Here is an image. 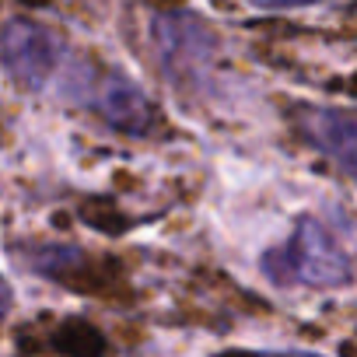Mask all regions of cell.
I'll use <instances>...</instances> for the list:
<instances>
[{
	"label": "cell",
	"instance_id": "1",
	"mask_svg": "<svg viewBox=\"0 0 357 357\" xmlns=\"http://www.w3.org/2000/svg\"><path fill=\"white\" fill-rule=\"evenodd\" d=\"M263 270L284 287H340L350 280V259L336 238L312 218L298 221L294 235L263 256Z\"/></svg>",
	"mask_w": 357,
	"mask_h": 357
},
{
	"label": "cell",
	"instance_id": "2",
	"mask_svg": "<svg viewBox=\"0 0 357 357\" xmlns=\"http://www.w3.org/2000/svg\"><path fill=\"white\" fill-rule=\"evenodd\" d=\"M0 60L29 88H46L60 74V43L36 22H8L0 32Z\"/></svg>",
	"mask_w": 357,
	"mask_h": 357
},
{
	"label": "cell",
	"instance_id": "3",
	"mask_svg": "<svg viewBox=\"0 0 357 357\" xmlns=\"http://www.w3.org/2000/svg\"><path fill=\"white\" fill-rule=\"evenodd\" d=\"M301 130L322 154H329L347 175L357 178V116L354 112L308 109L301 116Z\"/></svg>",
	"mask_w": 357,
	"mask_h": 357
},
{
	"label": "cell",
	"instance_id": "4",
	"mask_svg": "<svg viewBox=\"0 0 357 357\" xmlns=\"http://www.w3.org/2000/svg\"><path fill=\"white\" fill-rule=\"evenodd\" d=\"M95 109L102 112V119L116 130L126 133H144L151 126V105L140 95V88H133L126 77L109 74L102 77V84L95 88Z\"/></svg>",
	"mask_w": 357,
	"mask_h": 357
},
{
	"label": "cell",
	"instance_id": "5",
	"mask_svg": "<svg viewBox=\"0 0 357 357\" xmlns=\"http://www.w3.org/2000/svg\"><path fill=\"white\" fill-rule=\"evenodd\" d=\"M154 36H158L165 67H172V70L197 67V60L211 53V39L193 18H158Z\"/></svg>",
	"mask_w": 357,
	"mask_h": 357
},
{
	"label": "cell",
	"instance_id": "6",
	"mask_svg": "<svg viewBox=\"0 0 357 357\" xmlns=\"http://www.w3.org/2000/svg\"><path fill=\"white\" fill-rule=\"evenodd\" d=\"M252 8L263 11H291V8H308V4H322V0H249Z\"/></svg>",
	"mask_w": 357,
	"mask_h": 357
},
{
	"label": "cell",
	"instance_id": "7",
	"mask_svg": "<svg viewBox=\"0 0 357 357\" xmlns=\"http://www.w3.org/2000/svg\"><path fill=\"white\" fill-rule=\"evenodd\" d=\"M8 301H11V291H8L4 280H0V319H4V312H8Z\"/></svg>",
	"mask_w": 357,
	"mask_h": 357
}]
</instances>
